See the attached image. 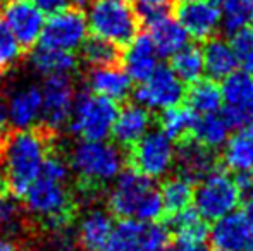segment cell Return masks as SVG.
<instances>
[{"label": "cell", "instance_id": "bcb514c9", "mask_svg": "<svg viewBox=\"0 0 253 251\" xmlns=\"http://www.w3.org/2000/svg\"><path fill=\"white\" fill-rule=\"evenodd\" d=\"M215 251H245V250H215Z\"/></svg>", "mask_w": 253, "mask_h": 251}, {"label": "cell", "instance_id": "8992f818", "mask_svg": "<svg viewBox=\"0 0 253 251\" xmlns=\"http://www.w3.org/2000/svg\"><path fill=\"white\" fill-rule=\"evenodd\" d=\"M117 114V102L81 91L74 97L69 129L84 141H105L112 133Z\"/></svg>", "mask_w": 253, "mask_h": 251}, {"label": "cell", "instance_id": "9c48e42d", "mask_svg": "<svg viewBox=\"0 0 253 251\" xmlns=\"http://www.w3.org/2000/svg\"><path fill=\"white\" fill-rule=\"evenodd\" d=\"M184 83L172 72L169 66L159 64L155 71L140 83L134 91V100L147 110H166L184 100Z\"/></svg>", "mask_w": 253, "mask_h": 251}, {"label": "cell", "instance_id": "d590c367", "mask_svg": "<svg viewBox=\"0 0 253 251\" xmlns=\"http://www.w3.org/2000/svg\"><path fill=\"white\" fill-rule=\"evenodd\" d=\"M21 45L0 17V74H5L21 57Z\"/></svg>", "mask_w": 253, "mask_h": 251}, {"label": "cell", "instance_id": "d6a6232c", "mask_svg": "<svg viewBox=\"0 0 253 251\" xmlns=\"http://www.w3.org/2000/svg\"><path fill=\"white\" fill-rule=\"evenodd\" d=\"M121 47L103 38H86L81 45V59L84 64L93 67H112L121 62Z\"/></svg>", "mask_w": 253, "mask_h": 251}, {"label": "cell", "instance_id": "e0dca14e", "mask_svg": "<svg viewBox=\"0 0 253 251\" xmlns=\"http://www.w3.org/2000/svg\"><path fill=\"white\" fill-rule=\"evenodd\" d=\"M42 90L37 84H26L7 91V121L16 129H30L40 119Z\"/></svg>", "mask_w": 253, "mask_h": 251}, {"label": "cell", "instance_id": "5b68a950", "mask_svg": "<svg viewBox=\"0 0 253 251\" xmlns=\"http://www.w3.org/2000/svg\"><path fill=\"white\" fill-rule=\"evenodd\" d=\"M84 16L95 36L117 47L129 43L140 28V17L129 0H90Z\"/></svg>", "mask_w": 253, "mask_h": 251}, {"label": "cell", "instance_id": "f1b7e54d", "mask_svg": "<svg viewBox=\"0 0 253 251\" xmlns=\"http://www.w3.org/2000/svg\"><path fill=\"white\" fill-rule=\"evenodd\" d=\"M229 134H231L229 124H227L226 119L222 117V114L217 112V114H209V115L197 117L191 138L197 140L203 146L215 151L224 146V143L227 141Z\"/></svg>", "mask_w": 253, "mask_h": 251}, {"label": "cell", "instance_id": "681fc988", "mask_svg": "<svg viewBox=\"0 0 253 251\" xmlns=\"http://www.w3.org/2000/svg\"><path fill=\"white\" fill-rule=\"evenodd\" d=\"M179 2H188V0H179Z\"/></svg>", "mask_w": 253, "mask_h": 251}, {"label": "cell", "instance_id": "74e56055", "mask_svg": "<svg viewBox=\"0 0 253 251\" xmlns=\"http://www.w3.org/2000/svg\"><path fill=\"white\" fill-rule=\"evenodd\" d=\"M35 5L38 7L42 14H47V16H53V14H59L62 10L69 9L71 0H31Z\"/></svg>", "mask_w": 253, "mask_h": 251}, {"label": "cell", "instance_id": "7a4b0ae2", "mask_svg": "<svg viewBox=\"0 0 253 251\" xmlns=\"http://www.w3.org/2000/svg\"><path fill=\"white\" fill-rule=\"evenodd\" d=\"M24 196V208L37 229L53 232L71 227L78 215L80 200L69 186V178L40 172Z\"/></svg>", "mask_w": 253, "mask_h": 251}, {"label": "cell", "instance_id": "ba28073f", "mask_svg": "<svg viewBox=\"0 0 253 251\" xmlns=\"http://www.w3.org/2000/svg\"><path fill=\"white\" fill-rule=\"evenodd\" d=\"M176 146L160 129H150L129 148V165L148 179H162L174 169Z\"/></svg>", "mask_w": 253, "mask_h": 251}, {"label": "cell", "instance_id": "60d3db41", "mask_svg": "<svg viewBox=\"0 0 253 251\" xmlns=\"http://www.w3.org/2000/svg\"><path fill=\"white\" fill-rule=\"evenodd\" d=\"M26 246L21 245L19 241L9 238V236L0 234V251H24Z\"/></svg>", "mask_w": 253, "mask_h": 251}, {"label": "cell", "instance_id": "44dd1931", "mask_svg": "<svg viewBox=\"0 0 253 251\" xmlns=\"http://www.w3.org/2000/svg\"><path fill=\"white\" fill-rule=\"evenodd\" d=\"M86 86L90 93L114 102H121L129 97L133 81L129 79L126 71L117 66L93 67L86 74Z\"/></svg>", "mask_w": 253, "mask_h": 251}, {"label": "cell", "instance_id": "c3c4849f", "mask_svg": "<svg viewBox=\"0 0 253 251\" xmlns=\"http://www.w3.org/2000/svg\"><path fill=\"white\" fill-rule=\"evenodd\" d=\"M40 251H50V250H48V248H45V250H40Z\"/></svg>", "mask_w": 253, "mask_h": 251}, {"label": "cell", "instance_id": "d6986e66", "mask_svg": "<svg viewBox=\"0 0 253 251\" xmlns=\"http://www.w3.org/2000/svg\"><path fill=\"white\" fill-rule=\"evenodd\" d=\"M150 127H152L150 110H147V108H143L138 104H127L117 114L110 136L116 140V143L119 146L131 148L150 131Z\"/></svg>", "mask_w": 253, "mask_h": 251}, {"label": "cell", "instance_id": "f546056e", "mask_svg": "<svg viewBox=\"0 0 253 251\" xmlns=\"http://www.w3.org/2000/svg\"><path fill=\"white\" fill-rule=\"evenodd\" d=\"M197 117L186 105H174L166 110H162L159 117V129L164 134L170 138V140H184V138H190L193 133L195 122Z\"/></svg>", "mask_w": 253, "mask_h": 251}, {"label": "cell", "instance_id": "f6af8a7d", "mask_svg": "<svg viewBox=\"0 0 253 251\" xmlns=\"http://www.w3.org/2000/svg\"><path fill=\"white\" fill-rule=\"evenodd\" d=\"M248 251H253V236H252V239H250V243H248Z\"/></svg>", "mask_w": 253, "mask_h": 251}, {"label": "cell", "instance_id": "8fae6325", "mask_svg": "<svg viewBox=\"0 0 253 251\" xmlns=\"http://www.w3.org/2000/svg\"><path fill=\"white\" fill-rule=\"evenodd\" d=\"M74 104L73 76L55 74L47 76L42 86V127L59 133V129L69 121Z\"/></svg>", "mask_w": 253, "mask_h": 251}, {"label": "cell", "instance_id": "f35d334b", "mask_svg": "<svg viewBox=\"0 0 253 251\" xmlns=\"http://www.w3.org/2000/svg\"><path fill=\"white\" fill-rule=\"evenodd\" d=\"M236 182L240 186L241 198L247 200H253V172H247V174H238Z\"/></svg>", "mask_w": 253, "mask_h": 251}, {"label": "cell", "instance_id": "ab89813d", "mask_svg": "<svg viewBox=\"0 0 253 251\" xmlns=\"http://www.w3.org/2000/svg\"><path fill=\"white\" fill-rule=\"evenodd\" d=\"M166 251H209L205 243H174V246H169Z\"/></svg>", "mask_w": 253, "mask_h": 251}, {"label": "cell", "instance_id": "7402d4cb", "mask_svg": "<svg viewBox=\"0 0 253 251\" xmlns=\"http://www.w3.org/2000/svg\"><path fill=\"white\" fill-rule=\"evenodd\" d=\"M222 162L234 174L253 172V122L229 134L224 143Z\"/></svg>", "mask_w": 253, "mask_h": 251}, {"label": "cell", "instance_id": "ee69618b", "mask_svg": "<svg viewBox=\"0 0 253 251\" xmlns=\"http://www.w3.org/2000/svg\"><path fill=\"white\" fill-rule=\"evenodd\" d=\"M71 2H74L76 5H86V3L90 2V0H71Z\"/></svg>", "mask_w": 253, "mask_h": 251}, {"label": "cell", "instance_id": "30bf717a", "mask_svg": "<svg viewBox=\"0 0 253 251\" xmlns=\"http://www.w3.org/2000/svg\"><path fill=\"white\" fill-rule=\"evenodd\" d=\"M88 38L86 16L80 9H66L59 14H53L45 21L40 33L42 47L55 48V50L73 52L80 48Z\"/></svg>", "mask_w": 253, "mask_h": 251}, {"label": "cell", "instance_id": "5bb4252c", "mask_svg": "<svg viewBox=\"0 0 253 251\" xmlns=\"http://www.w3.org/2000/svg\"><path fill=\"white\" fill-rule=\"evenodd\" d=\"M176 19L184 28L190 38L207 41L217 35L222 23L220 9L212 0H188L179 2Z\"/></svg>", "mask_w": 253, "mask_h": 251}, {"label": "cell", "instance_id": "1f68e13d", "mask_svg": "<svg viewBox=\"0 0 253 251\" xmlns=\"http://www.w3.org/2000/svg\"><path fill=\"white\" fill-rule=\"evenodd\" d=\"M160 200H162L164 212L176 214L184 208H190L193 203V184L186 179L174 176L162 182L159 189Z\"/></svg>", "mask_w": 253, "mask_h": 251}, {"label": "cell", "instance_id": "4fadbf2b", "mask_svg": "<svg viewBox=\"0 0 253 251\" xmlns=\"http://www.w3.org/2000/svg\"><path fill=\"white\" fill-rule=\"evenodd\" d=\"M0 10H2L0 17L14 35L21 48H31L40 40L45 16L31 0H3Z\"/></svg>", "mask_w": 253, "mask_h": 251}, {"label": "cell", "instance_id": "836d02e7", "mask_svg": "<svg viewBox=\"0 0 253 251\" xmlns=\"http://www.w3.org/2000/svg\"><path fill=\"white\" fill-rule=\"evenodd\" d=\"M222 26L227 33L253 24V0H220Z\"/></svg>", "mask_w": 253, "mask_h": 251}, {"label": "cell", "instance_id": "7c38bea8", "mask_svg": "<svg viewBox=\"0 0 253 251\" xmlns=\"http://www.w3.org/2000/svg\"><path fill=\"white\" fill-rule=\"evenodd\" d=\"M222 117L231 129L253 122V76L234 71L222 79Z\"/></svg>", "mask_w": 253, "mask_h": 251}, {"label": "cell", "instance_id": "7dc6e473", "mask_svg": "<svg viewBox=\"0 0 253 251\" xmlns=\"http://www.w3.org/2000/svg\"><path fill=\"white\" fill-rule=\"evenodd\" d=\"M212 2H213V3H217V5H219V3H220V0H212Z\"/></svg>", "mask_w": 253, "mask_h": 251}, {"label": "cell", "instance_id": "2e32d148", "mask_svg": "<svg viewBox=\"0 0 253 251\" xmlns=\"http://www.w3.org/2000/svg\"><path fill=\"white\" fill-rule=\"evenodd\" d=\"M148 28V38L152 40L159 57H170L184 47L190 40L184 28L176 17L170 16L167 10L157 12L143 19Z\"/></svg>", "mask_w": 253, "mask_h": 251}, {"label": "cell", "instance_id": "6da1fadb", "mask_svg": "<svg viewBox=\"0 0 253 251\" xmlns=\"http://www.w3.org/2000/svg\"><path fill=\"white\" fill-rule=\"evenodd\" d=\"M57 146V133L37 129H16L7 134L0 150V171L3 172L10 193L21 198L40 174L42 164L52 148Z\"/></svg>", "mask_w": 253, "mask_h": 251}, {"label": "cell", "instance_id": "4dcf8cb0", "mask_svg": "<svg viewBox=\"0 0 253 251\" xmlns=\"http://www.w3.org/2000/svg\"><path fill=\"white\" fill-rule=\"evenodd\" d=\"M169 67L184 84H191L195 81L202 79L203 72H205L203 71L202 48H198L197 45L186 43L181 50L170 55Z\"/></svg>", "mask_w": 253, "mask_h": 251}, {"label": "cell", "instance_id": "b9f144b4", "mask_svg": "<svg viewBox=\"0 0 253 251\" xmlns=\"http://www.w3.org/2000/svg\"><path fill=\"white\" fill-rule=\"evenodd\" d=\"M0 122H7V90L0 88Z\"/></svg>", "mask_w": 253, "mask_h": 251}, {"label": "cell", "instance_id": "484cf974", "mask_svg": "<svg viewBox=\"0 0 253 251\" xmlns=\"http://www.w3.org/2000/svg\"><path fill=\"white\" fill-rule=\"evenodd\" d=\"M147 224L133 218L121 220L98 251H147Z\"/></svg>", "mask_w": 253, "mask_h": 251}, {"label": "cell", "instance_id": "8d00e7d4", "mask_svg": "<svg viewBox=\"0 0 253 251\" xmlns=\"http://www.w3.org/2000/svg\"><path fill=\"white\" fill-rule=\"evenodd\" d=\"M172 0H134L136 12L140 19H147L152 14H157L160 10H167Z\"/></svg>", "mask_w": 253, "mask_h": 251}, {"label": "cell", "instance_id": "ffe728a7", "mask_svg": "<svg viewBox=\"0 0 253 251\" xmlns=\"http://www.w3.org/2000/svg\"><path fill=\"white\" fill-rule=\"evenodd\" d=\"M121 61H123L124 71L131 81L143 83L159 67V54H157L148 35H136L126 45V50L121 55Z\"/></svg>", "mask_w": 253, "mask_h": 251}, {"label": "cell", "instance_id": "277c9868", "mask_svg": "<svg viewBox=\"0 0 253 251\" xmlns=\"http://www.w3.org/2000/svg\"><path fill=\"white\" fill-rule=\"evenodd\" d=\"M109 214L123 220L133 218L140 222H155L164 214L159 189L152 179L134 169L121 171L107 196Z\"/></svg>", "mask_w": 253, "mask_h": 251}, {"label": "cell", "instance_id": "e575fe53", "mask_svg": "<svg viewBox=\"0 0 253 251\" xmlns=\"http://www.w3.org/2000/svg\"><path fill=\"white\" fill-rule=\"evenodd\" d=\"M229 45L236 57L238 67L253 76V24L231 33Z\"/></svg>", "mask_w": 253, "mask_h": 251}, {"label": "cell", "instance_id": "cb8c5ba5", "mask_svg": "<svg viewBox=\"0 0 253 251\" xmlns=\"http://www.w3.org/2000/svg\"><path fill=\"white\" fill-rule=\"evenodd\" d=\"M203 55V71L207 72L209 79L219 81L227 77L238 69L236 57L233 54L229 41L222 38H210L205 41L202 48Z\"/></svg>", "mask_w": 253, "mask_h": 251}, {"label": "cell", "instance_id": "4316f807", "mask_svg": "<svg viewBox=\"0 0 253 251\" xmlns=\"http://www.w3.org/2000/svg\"><path fill=\"white\" fill-rule=\"evenodd\" d=\"M30 64L37 72L43 76H55V74H71L78 72L80 62L73 52L55 50L48 47H37L30 55Z\"/></svg>", "mask_w": 253, "mask_h": 251}, {"label": "cell", "instance_id": "d4e9b609", "mask_svg": "<svg viewBox=\"0 0 253 251\" xmlns=\"http://www.w3.org/2000/svg\"><path fill=\"white\" fill-rule=\"evenodd\" d=\"M170 238L177 243H205L209 238V224L198 215L195 208H184L176 214H170L166 224Z\"/></svg>", "mask_w": 253, "mask_h": 251}, {"label": "cell", "instance_id": "52a82bcc", "mask_svg": "<svg viewBox=\"0 0 253 251\" xmlns=\"http://www.w3.org/2000/svg\"><path fill=\"white\" fill-rule=\"evenodd\" d=\"M240 201L241 191L236 178L217 169L203 178L198 188L193 189V208L207 222L234 212Z\"/></svg>", "mask_w": 253, "mask_h": 251}, {"label": "cell", "instance_id": "ac0fdd59", "mask_svg": "<svg viewBox=\"0 0 253 251\" xmlns=\"http://www.w3.org/2000/svg\"><path fill=\"white\" fill-rule=\"evenodd\" d=\"M253 236L250 224L243 212H231L213 220L209 229V238L215 250H245Z\"/></svg>", "mask_w": 253, "mask_h": 251}, {"label": "cell", "instance_id": "83f0119b", "mask_svg": "<svg viewBox=\"0 0 253 251\" xmlns=\"http://www.w3.org/2000/svg\"><path fill=\"white\" fill-rule=\"evenodd\" d=\"M186 107L195 115H209L217 114L222 108V95L220 86L213 79H198L190 84L184 93Z\"/></svg>", "mask_w": 253, "mask_h": 251}, {"label": "cell", "instance_id": "3957f363", "mask_svg": "<svg viewBox=\"0 0 253 251\" xmlns=\"http://www.w3.org/2000/svg\"><path fill=\"white\" fill-rule=\"evenodd\" d=\"M67 164L76 174L78 200H91L102 193L107 182L119 176L124 165V155L112 143L83 140L71 151Z\"/></svg>", "mask_w": 253, "mask_h": 251}, {"label": "cell", "instance_id": "9a60e30c", "mask_svg": "<svg viewBox=\"0 0 253 251\" xmlns=\"http://www.w3.org/2000/svg\"><path fill=\"white\" fill-rule=\"evenodd\" d=\"M174 167L177 169V176L186 181L200 182L203 178L217 169L215 151L203 146L193 138H184L176 146L174 155Z\"/></svg>", "mask_w": 253, "mask_h": 251}, {"label": "cell", "instance_id": "7bdbcfd3", "mask_svg": "<svg viewBox=\"0 0 253 251\" xmlns=\"http://www.w3.org/2000/svg\"><path fill=\"white\" fill-rule=\"evenodd\" d=\"M243 215H245V218H247V222L250 224V227L253 231V200H248L247 207H245V210H243Z\"/></svg>", "mask_w": 253, "mask_h": 251}, {"label": "cell", "instance_id": "603a6c76", "mask_svg": "<svg viewBox=\"0 0 253 251\" xmlns=\"http://www.w3.org/2000/svg\"><path fill=\"white\" fill-rule=\"evenodd\" d=\"M114 229L112 215L105 210H90L80 222L76 241L83 251H98Z\"/></svg>", "mask_w": 253, "mask_h": 251}]
</instances>
